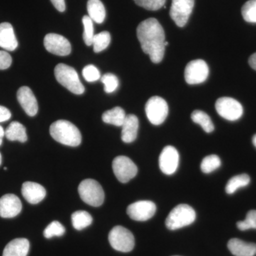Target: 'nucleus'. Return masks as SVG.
<instances>
[{
	"label": "nucleus",
	"mask_w": 256,
	"mask_h": 256,
	"mask_svg": "<svg viewBox=\"0 0 256 256\" xmlns=\"http://www.w3.org/2000/svg\"><path fill=\"white\" fill-rule=\"evenodd\" d=\"M137 36L141 48L150 56L153 63L158 64L164 58L165 34L162 26L154 18L142 22L137 28Z\"/></svg>",
	"instance_id": "f257e3e1"
},
{
	"label": "nucleus",
	"mask_w": 256,
	"mask_h": 256,
	"mask_svg": "<svg viewBox=\"0 0 256 256\" xmlns=\"http://www.w3.org/2000/svg\"><path fill=\"white\" fill-rule=\"evenodd\" d=\"M50 134L56 141L70 146H77L82 143V136L78 128L65 120L56 121L50 126Z\"/></svg>",
	"instance_id": "f03ea898"
},
{
	"label": "nucleus",
	"mask_w": 256,
	"mask_h": 256,
	"mask_svg": "<svg viewBox=\"0 0 256 256\" xmlns=\"http://www.w3.org/2000/svg\"><path fill=\"white\" fill-rule=\"evenodd\" d=\"M54 74L57 82L69 92L76 95H82L85 92L76 70L72 67L64 64H58L54 69Z\"/></svg>",
	"instance_id": "7ed1b4c3"
},
{
	"label": "nucleus",
	"mask_w": 256,
	"mask_h": 256,
	"mask_svg": "<svg viewBox=\"0 0 256 256\" xmlns=\"http://www.w3.org/2000/svg\"><path fill=\"white\" fill-rule=\"evenodd\" d=\"M196 220V213L188 204H178L170 212L166 218V227L170 230H176L188 226Z\"/></svg>",
	"instance_id": "20e7f679"
},
{
	"label": "nucleus",
	"mask_w": 256,
	"mask_h": 256,
	"mask_svg": "<svg viewBox=\"0 0 256 256\" xmlns=\"http://www.w3.org/2000/svg\"><path fill=\"white\" fill-rule=\"evenodd\" d=\"M78 193L82 201L92 206H100L104 204L105 194L100 184L96 180L87 178L80 182Z\"/></svg>",
	"instance_id": "39448f33"
},
{
	"label": "nucleus",
	"mask_w": 256,
	"mask_h": 256,
	"mask_svg": "<svg viewBox=\"0 0 256 256\" xmlns=\"http://www.w3.org/2000/svg\"><path fill=\"white\" fill-rule=\"evenodd\" d=\"M108 240L111 246L118 252H130L134 248V236L128 229L121 226H114L110 230Z\"/></svg>",
	"instance_id": "423d86ee"
},
{
	"label": "nucleus",
	"mask_w": 256,
	"mask_h": 256,
	"mask_svg": "<svg viewBox=\"0 0 256 256\" xmlns=\"http://www.w3.org/2000/svg\"><path fill=\"white\" fill-rule=\"evenodd\" d=\"M146 117L152 124L160 126L168 117L169 108L162 98L153 96L146 102Z\"/></svg>",
	"instance_id": "0eeeda50"
},
{
	"label": "nucleus",
	"mask_w": 256,
	"mask_h": 256,
	"mask_svg": "<svg viewBox=\"0 0 256 256\" xmlns=\"http://www.w3.org/2000/svg\"><path fill=\"white\" fill-rule=\"evenodd\" d=\"M112 170L120 182L127 183L138 174L136 164L126 156H118L112 161Z\"/></svg>",
	"instance_id": "6e6552de"
},
{
	"label": "nucleus",
	"mask_w": 256,
	"mask_h": 256,
	"mask_svg": "<svg viewBox=\"0 0 256 256\" xmlns=\"http://www.w3.org/2000/svg\"><path fill=\"white\" fill-rule=\"evenodd\" d=\"M216 110L220 116L230 121L237 120L244 112L242 104L235 99L228 97L218 99L216 102Z\"/></svg>",
	"instance_id": "1a4fd4ad"
},
{
	"label": "nucleus",
	"mask_w": 256,
	"mask_h": 256,
	"mask_svg": "<svg viewBox=\"0 0 256 256\" xmlns=\"http://www.w3.org/2000/svg\"><path fill=\"white\" fill-rule=\"evenodd\" d=\"M194 6V0H172L170 14L173 21L180 28L188 23Z\"/></svg>",
	"instance_id": "9d476101"
},
{
	"label": "nucleus",
	"mask_w": 256,
	"mask_h": 256,
	"mask_svg": "<svg viewBox=\"0 0 256 256\" xmlns=\"http://www.w3.org/2000/svg\"><path fill=\"white\" fill-rule=\"evenodd\" d=\"M208 66L204 60H192L186 65L185 68V80L190 85L202 84L208 78Z\"/></svg>",
	"instance_id": "9b49d317"
},
{
	"label": "nucleus",
	"mask_w": 256,
	"mask_h": 256,
	"mask_svg": "<svg viewBox=\"0 0 256 256\" xmlns=\"http://www.w3.org/2000/svg\"><path fill=\"white\" fill-rule=\"evenodd\" d=\"M44 44L46 50L50 54L65 56L72 52V45L65 37L57 34H48L44 37Z\"/></svg>",
	"instance_id": "f8f14e48"
},
{
	"label": "nucleus",
	"mask_w": 256,
	"mask_h": 256,
	"mask_svg": "<svg viewBox=\"0 0 256 256\" xmlns=\"http://www.w3.org/2000/svg\"><path fill=\"white\" fill-rule=\"evenodd\" d=\"M156 210V204L151 201H139L131 204L127 208L130 218L137 222L150 220Z\"/></svg>",
	"instance_id": "ddd939ff"
},
{
	"label": "nucleus",
	"mask_w": 256,
	"mask_h": 256,
	"mask_svg": "<svg viewBox=\"0 0 256 256\" xmlns=\"http://www.w3.org/2000/svg\"><path fill=\"white\" fill-rule=\"evenodd\" d=\"M180 156L176 148L172 146H165L159 158L160 168L164 174H174L178 168Z\"/></svg>",
	"instance_id": "4468645a"
},
{
	"label": "nucleus",
	"mask_w": 256,
	"mask_h": 256,
	"mask_svg": "<svg viewBox=\"0 0 256 256\" xmlns=\"http://www.w3.org/2000/svg\"><path fill=\"white\" fill-rule=\"evenodd\" d=\"M22 204L20 198L13 194H8L0 198V216L14 218L20 214Z\"/></svg>",
	"instance_id": "2eb2a0df"
},
{
	"label": "nucleus",
	"mask_w": 256,
	"mask_h": 256,
	"mask_svg": "<svg viewBox=\"0 0 256 256\" xmlns=\"http://www.w3.org/2000/svg\"><path fill=\"white\" fill-rule=\"evenodd\" d=\"M16 96L18 102L25 112L31 117L36 116L38 109V102L31 89L28 86L21 87Z\"/></svg>",
	"instance_id": "dca6fc26"
},
{
	"label": "nucleus",
	"mask_w": 256,
	"mask_h": 256,
	"mask_svg": "<svg viewBox=\"0 0 256 256\" xmlns=\"http://www.w3.org/2000/svg\"><path fill=\"white\" fill-rule=\"evenodd\" d=\"M22 193L24 198L31 204H36L45 198L46 194V190L40 184L26 182L22 184Z\"/></svg>",
	"instance_id": "f3484780"
},
{
	"label": "nucleus",
	"mask_w": 256,
	"mask_h": 256,
	"mask_svg": "<svg viewBox=\"0 0 256 256\" xmlns=\"http://www.w3.org/2000/svg\"><path fill=\"white\" fill-rule=\"evenodd\" d=\"M18 46V42L12 25L8 22L0 24V47L12 52Z\"/></svg>",
	"instance_id": "a211bd4d"
},
{
	"label": "nucleus",
	"mask_w": 256,
	"mask_h": 256,
	"mask_svg": "<svg viewBox=\"0 0 256 256\" xmlns=\"http://www.w3.org/2000/svg\"><path fill=\"white\" fill-rule=\"evenodd\" d=\"M122 127L121 138L126 143L134 142L137 138L138 128H139V120L137 116L130 114L126 116V119Z\"/></svg>",
	"instance_id": "6ab92c4d"
},
{
	"label": "nucleus",
	"mask_w": 256,
	"mask_h": 256,
	"mask_svg": "<svg viewBox=\"0 0 256 256\" xmlns=\"http://www.w3.org/2000/svg\"><path fill=\"white\" fill-rule=\"evenodd\" d=\"M228 248L235 256L256 255V244L244 242L238 238H232L228 242Z\"/></svg>",
	"instance_id": "aec40b11"
},
{
	"label": "nucleus",
	"mask_w": 256,
	"mask_h": 256,
	"mask_svg": "<svg viewBox=\"0 0 256 256\" xmlns=\"http://www.w3.org/2000/svg\"><path fill=\"white\" fill-rule=\"evenodd\" d=\"M30 250V242L26 238H16L5 246L2 256H26Z\"/></svg>",
	"instance_id": "412c9836"
},
{
	"label": "nucleus",
	"mask_w": 256,
	"mask_h": 256,
	"mask_svg": "<svg viewBox=\"0 0 256 256\" xmlns=\"http://www.w3.org/2000/svg\"><path fill=\"white\" fill-rule=\"evenodd\" d=\"M5 137L10 141L25 142L28 140L26 128L20 122L14 121L10 124L5 130Z\"/></svg>",
	"instance_id": "4be33fe9"
},
{
	"label": "nucleus",
	"mask_w": 256,
	"mask_h": 256,
	"mask_svg": "<svg viewBox=\"0 0 256 256\" xmlns=\"http://www.w3.org/2000/svg\"><path fill=\"white\" fill-rule=\"evenodd\" d=\"M87 10L89 18L97 24L104 22L106 16L105 6L100 0H88Z\"/></svg>",
	"instance_id": "5701e85b"
},
{
	"label": "nucleus",
	"mask_w": 256,
	"mask_h": 256,
	"mask_svg": "<svg viewBox=\"0 0 256 256\" xmlns=\"http://www.w3.org/2000/svg\"><path fill=\"white\" fill-rule=\"evenodd\" d=\"M126 118V112L122 108L116 107L108 111H106L102 116L104 122L108 124L121 127L124 124Z\"/></svg>",
	"instance_id": "b1692460"
},
{
	"label": "nucleus",
	"mask_w": 256,
	"mask_h": 256,
	"mask_svg": "<svg viewBox=\"0 0 256 256\" xmlns=\"http://www.w3.org/2000/svg\"><path fill=\"white\" fill-rule=\"evenodd\" d=\"M192 120L195 124H200L207 133L213 132L214 126L210 116L202 110H194L192 114Z\"/></svg>",
	"instance_id": "393cba45"
},
{
	"label": "nucleus",
	"mask_w": 256,
	"mask_h": 256,
	"mask_svg": "<svg viewBox=\"0 0 256 256\" xmlns=\"http://www.w3.org/2000/svg\"><path fill=\"white\" fill-rule=\"evenodd\" d=\"M72 220L74 228L80 230L92 224V215L86 210H77L72 214Z\"/></svg>",
	"instance_id": "a878e982"
},
{
	"label": "nucleus",
	"mask_w": 256,
	"mask_h": 256,
	"mask_svg": "<svg viewBox=\"0 0 256 256\" xmlns=\"http://www.w3.org/2000/svg\"><path fill=\"white\" fill-rule=\"evenodd\" d=\"M250 176L246 174L236 175L230 178L226 186V192L228 194L235 193L238 188L246 186L250 183Z\"/></svg>",
	"instance_id": "bb28decb"
},
{
	"label": "nucleus",
	"mask_w": 256,
	"mask_h": 256,
	"mask_svg": "<svg viewBox=\"0 0 256 256\" xmlns=\"http://www.w3.org/2000/svg\"><path fill=\"white\" fill-rule=\"evenodd\" d=\"M111 36L108 32H102L95 34L92 40V45L96 53H99L105 50L110 44Z\"/></svg>",
	"instance_id": "cd10ccee"
},
{
	"label": "nucleus",
	"mask_w": 256,
	"mask_h": 256,
	"mask_svg": "<svg viewBox=\"0 0 256 256\" xmlns=\"http://www.w3.org/2000/svg\"><path fill=\"white\" fill-rule=\"evenodd\" d=\"M222 164L220 158L216 154H210L204 158L201 163V170L204 173L210 174L220 168Z\"/></svg>",
	"instance_id": "c85d7f7f"
},
{
	"label": "nucleus",
	"mask_w": 256,
	"mask_h": 256,
	"mask_svg": "<svg viewBox=\"0 0 256 256\" xmlns=\"http://www.w3.org/2000/svg\"><path fill=\"white\" fill-rule=\"evenodd\" d=\"M82 24H84V40L87 46H92L94 34V23L92 20L89 16L85 15L82 18Z\"/></svg>",
	"instance_id": "c756f323"
},
{
	"label": "nucleus",
	"mask_w": 256,
	"mask_h": 256,
	"mask_svg": "<svg viewBox=\"0 0 256 256\" xmlns=\"http://www.w3.org/2000/svg\"><path fill=\"white\" fill-rule=\"evenodd\" d=\"M242 15L245 21L256 23V0H249L242 8Z\"/></svg>",
	"instance_id": "7c9ffc66"
},
{
	"label": "nucleus",
	"mask_w": 256,
	"mask_h": 256,
	"mask_svg": "<svg viewBox=\"0 0 256 256\" xmlns=\"http://www.w3.org/2000/svg\"><path fill=\"white\" fill-rule=\"evenodd\" d=\"M66 229L60 222L54 220L45 228L44 235L45 238H50L54 236H62L65 233Z\"/></svg>",
	"instance_id": "2f4dec72"
},
{
	"label": "nucleus",
	"mask_w": 256,
	"mask_h": 256,
	"mask_svg": "<svg viewBox=\"0 0 256 256\" xmlns=\"http://www.w3.org/2000/svg\"><path fill=\"white\" fill-rule=\"evenodd\" d=\"M101 82L104 84V90L107 94H111L118 88V79L112 74H106L101 78Z\"/></svg>",
	"instance_id": "473e14b6"
},
{
	"label": "nucleus",
	"mask_w": 256,
	"mask_h": 256,
	"mask_svg": "<svg viewBox=\"0 0 256 256\" xmlns=\"http://www.w3.org/2000/svg\"><path fill=\"white\" fill-rule=\"evenodd\" d=\"M237 227L240 230H246L252 228L256 229V210H249L246 220L238 222L237 223Z\"/></svg>",
	"instance_id": "72a5a7b5"
},
{
	"label": "nucleus",
	"mask_w": 256,
	"mask_h": 256,
	"mask_svg": "<svg viewBox=\"0 0 256 256\" xmlns=\"http://www.w3.org/2000/svg\"><path fill=\"white\" fill-rule=\"evenodd\" d=\"M134 2L138 6L146 10L156 11L164 6L166 0H134Z\"/></svg>",
	"instance_id": "f704fd0d"
},
{
	"label": "nucleus",
	"mask_w": 256,
	"mask_h": 256,
	"mask_svg": "<svg viewBox=\"0 0 256 256\" xmlns=\"http://www.w3.org/2000/svg\"><path fill=\"white\" fill-rule=\"evenodd\" d=\"M82 76L88 82H97L100 78V74L95 66L88 65L82 69Z\"/></svg>",
	"instance_id": "c9c22d12"
},
{
	"label": "nucleus",
	"mask_w": 256,
	"mask_h": 256,
	"mask_svg": "<svg viewBox=\"0 0 256 256\" xmlns=\"http://www.w3.org/2000/svg\"><path fill=\"white\" fill-rule=\"evenodd\" d=\"M12 58L9 53L5 50H0V70H5L12 65Z\"/></svg>",
	"instance_id": "e433bc0d"
},
{
	"label": "nucleus",
	"mask_w": 256,
	"mask_h": 256,
	"mask_svg": "<svg viewBox=\"0 0 256 256\" xmlns=\"http://www.w3.org/2000/svg\"><path fill=\"white\" fill-rule=\"evenodd\" d=\"M12 114L10 110L4 106H0V122H5L11 118Z\"/></svg>",
	"instance_id": "4c0bfd02"
},
{
	"label": "nucleus",
	"mask_w": 256,
	"mask_h": 256,
	"mask_svg": "<svg viewBox=\"0 0 256 256\" xmlns=\"http://www.w3.org/2000/svg\"><path fill=\"white\" fill-rule=\"evenodd\" d=\"M50 2H52V4H53L56 9L58 10V11L60 12H63L65 11V0H50Z\"/></svg>",
	"instance_id": "58836bf2"
},
{
	"label": "nucleus",
	"mask_w": 256,
	"mask_h": 256,
	"mask_svg": "<svg viewBox=\"0 0 256 256\" xmlns=\"http://www.w3.org/2000/svg\"><path fill=\"white\" fill-rule=\"evenodd\" d=\"M248 63L250 67L256 70V53L250 56V58H249Z\"/></svg>",
	"instance_id": "ea45409f"
},
{
	"label": "nucleus",
	"mask_w": 256,
	"mask_h": 256,
	"mask_svg": "<svg viewBox=\"0 0 256 256\" xmlns=\"http://www.w3.org/2000/svg\"><path fill=\"white\" fill-rule=\"evenodd\" d=\"M5 136V130L4 128L0 126V146L2 144V139Z\"/></svg>",
	"instance_id": "a19ab883"
},
{
	"label": "nucleus",
	"mask_w": 256,
	"mask_h": 256,
	"mask_svg": "<svg viewBox=\"0 0 256 256\" xmlns=\"http://www.w3.org/2000/svg\"><path fill=\"white\" fill-rule=\"evenodd\" d=\"M252 144H254V146L256 148V134L254 136V138H252Z\"/></svg>",
	"instance_id": "79ce46f5"
},
{
	"label": "nucleus",
	"mask_w": 256,
	"mask_h": 256,
	"mask_svg": "<svg viewBox=\"0 0 256 256\" xmlns=\"http://www.w3.org/2000/svg\"><path fill=\"white\" fill-rule=\"evenodd\" d=\"M2 164V156L1 153H0V165Z\"/></svg>",
	"instance_id": "37998d69"
},
{
	"label": "nucleus",
	"mask_w": 256,
	"mask_h": 256,
	"mask_svg": "<svg viewBox=\"0 0 256 256\" xmlns=\"http://www.w3.org/2000/svg\"></svg>",
	"instance_id": "c03bdc74"
}]
</instances>
